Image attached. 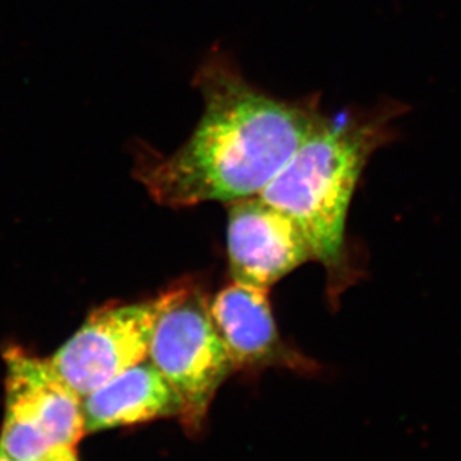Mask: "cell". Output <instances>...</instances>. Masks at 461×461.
Wrapping results in <instances>:
<instances>
[{
  "instance_id": "6",
  "label": "cell",
  "mask_w": 461,
  "mask_h": 461,
  "mask_svg": "<svg viewBox=\"0 0 461 461\" xmlns=\"http://www.w3.org/2000/svg\"><path fill=\"white\" fill-rule=\"evenodd\" d=\"M227 250L232 282L266 291L315 261L297 223L259 195L228 203Z\"/></svg>"
},
{
  "instance_id": "8",
  "label": "cell",
  "mask_w": 461,
  "mask_h": 461,
  "mask_svg": "<svg viewBox=\"0 0 461 461\" xmlns=\"http://www.w3.org/2000/svg\"><path fill=\"white\" fill-rule=\"evenodd\" d=\"M182 409L177 393L149 359L126 368L83 400L86 433L182 417Z\"/></svg>"
},
{
  "instance_id": "9",
  "label": "cell",
  "mask_w": 461,
  "mask_h": 461,
  "mask_svg": "<svg viewBox=\"0 0 461 461\" xmlns=\"http://www.w3.org/2000/svg\"><path fill=\"white\" fill-rule=\"evenodd\" d=\"M41 461H78L76 447H60V448H56Z\"/></svg>"
},
{
  "instance_id": "5",
  "label": "cell",
  "mask_w": 461,
  "mask_h": 461,
  "mask_svg": "<svg viewBox=\"0 0 461 461\" xmlns=\"http://www.w3.org/2000/svg\"><path fill=\"white\" fill-rule=\"evenodd\" d=\"M168 289L150 300L108 304L50 359L59 377L81 399L147 358L156 320Z\"/></svg>"
},
{
  "instance_id": "10",
  "label": "cell",
  "mask_w": 461,
  "mask_h": 461,
  "mask_svg": "<svg viewBox=\"0 0 461 461\" xmlns=\"http://www.w3.org/2000/svg\"><path fill=\"white\" fill-rule=\"evenodd\" d=\"M0 461H13V460H9V458L6 457V456H5V454L0 453Z\"/></svg>"
},
{
  "instance_id": "2",
  "label": "cell",
  "mask_w": 461,
  "mask_h": 461,
  "mask_svg": "<svg viewBox=\"0 0 461 461\" xmlns=\"http://www.w3.org/2000/svg\"><path fill=\"white\" fill-rule=\"evenodd\" d=\"M408 105L384 99L375 107L324 115L288 164L262 189V200L288 214L324 267L330 302L363 277L346 222L368 160L397 138Z\"/></svg>"
},
{
  "instance_id": "4",
  "label": "cell",
  "mask_w": 461,
  "mask_h": 461,
  "mask_svg": "<svg viewBox=\"0 0 461 461\" xmlns=\"http://www.w3.org/2000/svg\"><path fill=\"white\" fill-rule=\"evenodd\" d=\"M6 358V413L0 453L13 461H41L60 447H76L86 433L83 400L50 361L20 349Z\"/></svg>"
},
{
  "instance_id": "3",
  "label": "cell",
  "mask_w": 461,
  "mask_h": 461,
  "mask_svg": "<svg viewBox=\"0 0 461 461\" xmlns=\"http://www.w3.org/2000/svg\"><path fill=\"white\" fill-rule=\"evenodd\" d=\"M147 359L177 393L185 427L200 430L219 386L234 367L212 318L209 298L195 280L185 277L169 286Z\"/></svg>"
},
{
  "instance_id": "1",
  "label": "cell",
  "mask_w": 461,
  "mask_h": 461,
  "mask_svg": "<svg viewBox=\"0 0 461 461\" xmlns=\"http://www.w3.org/2000/svg\"><path fill=\"white\" fill-rule=\"evenodd\" d=\"M204 108L171 155L140 147L133 176L155 203L186 209L259 195L321 123L320 98L282 99L244 78L222 49L195 72Z\"/></svg>"
},
{
  "instance_id": "7",
  "label": "cell",
  "mask_w": 461,
  "mask_h": 461,
  "mask_svg": "<svg viewBox=\"0 0 461 461\" xmlns=\"http://www.w3.org/2000/svg\"><path fill=\"white\" fill-rule=\"evenodd\" d=\"M210 312L234 370L294 361L280 339L266 289L232 282L210 302Z\"/></svg>"
}]
</instances>
